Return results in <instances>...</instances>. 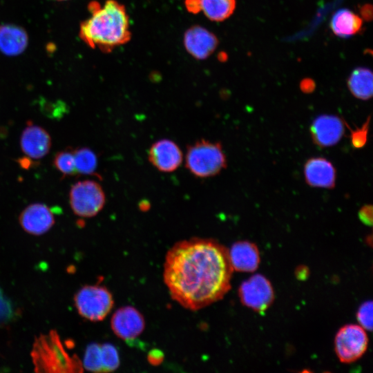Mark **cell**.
<instances>
[{"label": "cell", "mask_w": 373, "mask_h": 373, "mask_svg": "<svg viewBox=\"0 0 373 373\" xmlns=\"http://www.w3.org/2000/svg\"><path fill=\"white\" fill-rule=\"evenodd\" d=\"M228 250L218 242L194 238L167 252L163 277L173 300L195 311L223 298L233 272Z\"/></svg>", "instance_id": "cell-1"}, {"label": "cell", "mask_w": 373, "mask_h": 373, "mask_svg": "<svg viewBox=\"0 0 373 373\" xmlns=\"http://www.w3.org/2000/svg\"><path fill=\"white\" fill-rule=\"evenodd\" d=\"M91 13L80 26V37L90 46L111 50L129 41V19L123 5L108 0Z\"/></svg>", "instance_id": "cell-2"}, {"label": "cell", "mask_w": 373, "mask_h": 373, "mask_svg": "<svg viewBox=\"0 0 373 373\" xmlns=\"http://www.w3.org/2000/svg\"><path fill=\"white\" fill-rule=\"evenodd\" d=\"M30 355L36 372H83V365L79 357L75 354L70 356L67 353L55 329L35 338Z\"/></svg>", "instance_id": "cell-3"}, {"label": "cell", "mask_w": 373, "mask_h": 373, "mask_svg": "<svg viewBox=\"0 0 373 373\" xmlns=\"http://www.w3.org/2000/svg\"><path fill=\"white\" fill-rule=\"evenodd\" d=\"M227 157L219 142L198 140L189 145L185 154V166L195 177L215 176L227 167Z\"/></svg>", "instance_id": "cell-4"}, {"label": "cell", "mask_w": 373, "mask_h": 373, "mask_svg": "<svg viewBox=\"0 0 373 373\" xmlns=\"http://www.w3.org/2000/svg\"><path fill=\"white\" fill-rule=\"evenodd\" d=\"M74 301L79 314L94 322L102 321L114 303L111 292L99 285L84 286L75 294Z\"/></svg>", "instance_id": "cell-5"}, {"label": "cell", "mask_w": 373, "mask_h": 373, "mask_svg": "<svg viewBox=\"0 0 373 373\" xmlns=\"http://www.w3.org/2000/svg\"><path fill=\"white\" fill-rule=\"evenodd\" d=\"M70 205L73 212L83 218L96 216L104 207L106 195L96 181L86 180L74 184L69 193Z\"/></svg>", "instance_id": "cell-6"}, {"label": "cell", "mask_w": 373, "mask_h": 373, "mask_svg": "<svg viewBox=\"0 0 373 373\" xmlns=\"http://www.w3.org/2000/svg\"><path fill=\"white\" fill-rule=\"evenodd\" d=\"M368 345V337L364 328L355 324L345 325L338 331L334 349L339 361L350 363L360 358Z\"/></svg>", "instance_id": "cell-7"}, {"label": "cell", "mask_w": 373, "mask_h": 373, "mask_svg": "<svg viewBox=\"0 0 373 373\" xmlns=\"http://www.w3.org/2000/svg\"><path fill=\"white\" fill-rule=\"evenodd\" d=\"M238 294L242 303L255 312H265L274 298L271 283L261 274H255L240 286Z\"/></svg>", "instance_id": "cell-8"}, {"label": "cell", "mask_w": 373, "mask_h": 373, "mask_svg": "<svg viewBox=\"0 0 373 373\" xmlns=\"http://www.w3.org/2000/svg\"><path fill=\"white\" fill-rule=\"evenodd\" d=\"M181 149L170 139L158 140L150 146L148 159L159 171L171 173L176 171L183 162Z\"/></svg>", "instance_id": "cell-9"}, {"label": "cell", "mask_w": 373, "mask_h": 373, "mask_svg": "<svg viewBox=\"0 0 373 373\" xmlns=\"http://www.w3.org/2000/svg\"><path fill=\"white\" fill-rule=\"evenodd\" d=\"M314 143L320 147L336 144L345 132V122L334 115H321L315 118L309 128Z\"/></svg>", "instance_id": "cell-10"}, {"label": "cell", "mask_w": 373, "mask_h": 373, "mask_svg": "<svg viewBox=\"0 0 373 373\" xmlns=\"http://www.w3.org/2000/svg\"><path fill=\"white\" fill-rule=\"evenodd\" d=\"M111 323L115 334L126 341L136 338L145 326L143 316L131 306L118 309L113 315Z\"/></svg>", "instance_id": "cell-11"}, {"label": "cell", "mask_w": 373, "mask_h": 373, "mask_svg": "<svg viewBox=\"0 0 373 373\" xmlns=\"http://www.w3.org/2000/svg\"><path fill=\"white\" fill-rule=\"evenodd\" d=\"M19 220L24 231L35 236L45 233L55 224L52 211L42 203L28 205L21 211Z\"/></svg>", "instance_id": "cell-12"}, {"label": "cell", "mask_w": 373, "mask_h": 373, "mask_svg": "<svg viewBox=\"0 0 373 373\" xmlns=\"http://www.w3.org/2000/svg\"><path fill=\"white\" fill-rule=\"evenodd\" d=\"M183 41L186 50L198 59L209 57L218 44V38L213 32L198 25L191 27L185 32Z\"/></svg>", "instance_id": "cell-13"}, {"label": "cell", "mask_w": 373, "mask_h": 373, "mask_svg": "<svg viewBox=\"0 0 373 373\" xmlns=\"http://www.w3.org/2000/svg\"><path fill=\"white\" fill-rule=\"evenodd\" d=\"M20 146L23 153L28 157L39 160L49 153L51 138L44 128L29 122L22 131Z\"/></svg>", "instance_id": "cell-14"}, {"label": "cell", "mask_w": 373, "mask_h": 373, "mask_svg": "<svg viewBox=\"0 0 373 373\" xmlns=\"http://www.w3.org/2000/svg\"><path fill=\"white\" fill-rule=\"evenodd\" d=\"M306 183L312 187L332 189L336 179V169L332 163L323 157H315L307 160L304 165Z\"/></svg>", "instance_id": "cell-15"}, {"label": "cell", "mask_w": 373, "mask_h": 373, "mask_svg": "<svg viewBox=\"0 0 373 373\" xmlns=\"http://www.w3.org/2000/svg\"><path fill=\"white\" fill-rule=\"evenodd\" d=\"M29 37L21 26L12 23L0 25V52L8 57L21 55L27 48Z\"/></svg>", "instance_id": "cell-16"}, {"label": "cell", "mask_w": 373, "mask_h": 373, "mask_svg": "<svg viewBox=\"0 0 373 373\" xmlns=\"http://www.w3.org/2000/svg\"><path fill=\"white\" fill-rule=\"evenodd\" d=\"M233 269L253 272L260 264V254L256 245L249 241H238L228 251Z\"/></svg>", "instance_id": "cell-17"}, {"label": "cell", "mask_w": 373, "mask_h": 373, "mask_svg": "<svg viewBox=\"0 0 373 373\" xmlns=\"http://www.w3.org/2000/svg\"><path fill=\"white\" fill-rule=\"evenodd\" d=\"M362 24V19L359 16L347 8H343L332 16L330 28L336 36L348 37L359 32Z\"/></svg>", "instance_id": "cell-18"}, {"label": "cell", "mask_w": 373, "mask_h": 373, "mask_svg": "<svg viewBox=\"0 0 373 373\" xmlns=\"http://www.w3.org/2000/svg\"><path fill=\"white\" fill-rule=\"evenodd\" d=\"M347 86L355 97L362 100L370 99L373 94L372 71L364 67L355 68L348 78Z\"/></svg>", "instance_id": "cell-19"}, {"label": "cell", "mask_w": 373, "mask_h": 373, "mask_svg": "<svg viewBox=\"0 0 373 373\" xmlns=\"http://www.w3.org/2000/svg\"><path fill=\"white\" fill-rule=\"evenodd\" d=\"M198 9L213 21L229 18L236 8V0H198Z\"/></svg>", "instance_id": "cell-20"}, {"label": "cell", "mask_w": 373, "mask_h": 373, "mask_svg": "<svg viewBox=\"0 0 373 373\" xmlns=\"http://www.w3.org/2000/svg\"><path fill=\"white\" fill-rule=\"evenodd\" d=\"M75 168L77 174L88 175L95 172L97 166L95 153L87 147L74 150Z\"/></svg>", "instance_id": "cell-21"}, {"label": "cell", "mask_w": 373, "mask_h": 373, "mask_svg": "<svg viewBox=\"0 0 373 373\" xmlns=\"http://www.w3.org/2000/svg\"><path fill=\"white\" fill-rule=\"evenodd\" d=\"M53 163L56 169L64 176L77 174L75 168L74 150L71 148L58 152L55 156Z\"/></svg>", "instance_id": "cell-22"}, {"label": "cell", "mask_w": 373, "mask_h": 373, "mask_svg": "<svg viewBox=\"0 0 373 373\" xmlns=\"http://www.w3.org/2000/svg\"><path fill=\"white\" fill-rule=\"evenodd\" d=\"M83 365L88 371L104 372L100 344L93 343L86 347Z\"/></svg>", "instance_id": "cell-23"}, {"label": "cell", "mask_w": 373, "mask_h": 373, "mask_svg": "<svg viewBox=\"0 0 373 373\" xmlns=\"http://www.w3.org/2000/svg\"><path fill=\"white\" fill-rule=\"evenodd\" d=\"M101 354L104 372H113L119 367V354L114 345L110 343L102 344Z\"/></svg>", "instance_id": "cell-24"}, {"label": "cell", "mask_w": 373, "mask_h": 373, "mask_svg": "<svg viewBox=\"0 0 373 373\" xmlns=\"http://www.w3.org/2000/svg\"><path fill=\"white\" fill-rule=\"evenodd\" d=\"M370 122V116H368L363 124L361 127H357L355 129L350 128L347 124L345 122V125L347 126L350 131L351 143L354 148L361 149L365 145L367 141Z\"/></svg>", "instance_id": "cell-25"}, {"label": "cell", "mask_w": 373, "mask_h": 373, "mask_svg": "<svg viewBox=\"0 0 373 373\" xmlns=\"http://www.w3.org/2000/svg\"><path fill=\"white\" fill-rule=\"evenodd\" d=\"M356 318L360 325L365 329H372V302L366 301L358 308Z\"/></svg>", "instance_id": "cell-26"}, {"label": "cell", "mask_w": 373, "mask_h": 373, "mask_svg": "<svg viewBox=\"0 0 373 373\" xmlns=\"http://www.w3.org/2000/svg\"><path fill=\"white\" fill-rule=\"evenodd\" d=\"M12 312L10 302L4 298L0 289V324L8 321L12 316Z\"/></svg>", "instance_id": "cell-27"}, {"label": "cell", "mask_w": 373, "mask_h": 373, "mask_svg": "<svg viewBox=\"0 0 373 373\" xmlns=\"http://www.w3.org/2000/svg\"><path fill=\"white\" fill-rule=\"evenodd\" d=\"M358 217L363 224L371 226L372 224V206L371 204L363 206L358 211Z\"/></svg>", "instance_id": "cell-28"}, {"label": "cell", "mask_w": 373, "mask_h": 373, "mask_svg": "<svg viewBox=\"0 0 373 373\" xmlns=\"http://www.w3.org/2000/svg\"><path fill=\"white\" fill-rule=\"evenodd\" d=\"M163 353L158 350H151L148 355L149 361L154 365H159L163 360Z\"/></svg>", "instance_id": "cell-29"}, {"label": "cell", "mask_w": 373, "mask_h": 373, "mask_svg": "<svg viewBox=\"0 0 373 373\" xmlns=\"http://www.w3.org/2000/svg\"><path fill=\"white\" fill-rule=\"evenodd\" d=\"M300 87L303 92L309 93L314 90L315 83L312 79H305L301 81Z\"/></svg>", "instance_id": "cell-30"}, {"label": "cell", "mask_w": 373, "mask_h": 373, "mask_svg": "<svg viewBox=\"0 0 373 373\" xmlns=\"http://www.w3.org/2000/svg\"><path fill=\"white\" fill-rule=\"evenodd\" d=\"M361 14L365 19H371L372 16V6L369 4L364 5L361 8Z\"/></svg>", "instance_id": "cell-31"}, {"label": "cell", "mask_w": 373, "mask_h": 373, "mask_svg": "<svg viewBox=\"0 0 373 373\" xmlns=\"http://www.w3.org/2000/svg\"><path fill=\"white\" fill-rule=\"evenodd\" d=\"M30 158L29 159L28 158H24L23 160L20 161V164L23 168L29 167L30 166Z\"/></svg>", "instance_id": "cell-32"}, {"label": "cell", "mask_w": 373, "mask_h": 373, "mask_svg": "<svg viewBox=\"0 0 373 373\" xmlns=\"http://www.w3.org/2000/svg\"><path fill=\"white\" fill-rule=\"evenodd\" d=\"M54 1H67V0H54Z\"/></svg>", "instance_id": "cell-33"}]
</instances>
